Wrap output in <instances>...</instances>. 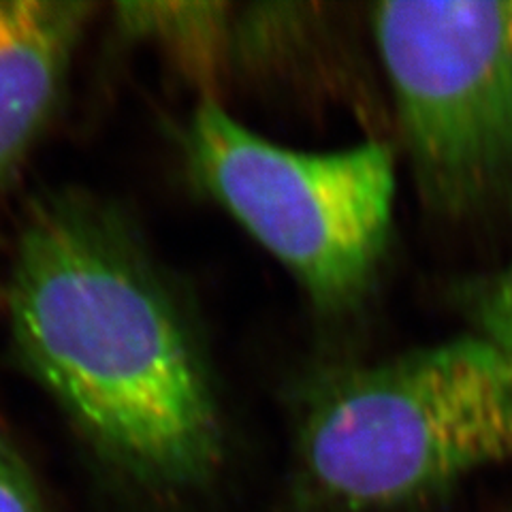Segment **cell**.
Segmentation results:
<instances>
[{"label":"cell","mask_w":512,"mask_h":512,"mask_svg":"<svg viewBox=\"0 0 512 512\" xmlns=\"http://www.w3.org/2000/svg\"><path fill=\"white\" fill-rule=\"evenodd\" d=\"M233 9L227 3H124L118 20L126 32L158 45L205 99L218 101L214 90L235 58Z\"/></svg>","instance_id":"obj_6"},{"label":"cell","mask_w":512,"mask_h":512,"mask_svg":"<svg viewBox=\"0 0 512 512\" xmlns=\"http://www.w3.org/2000/svg\"><path fill=\"white\" fill-rule=\"evenodd\" d=\"M0 512H45L24 463L0 440Z\"/></svg>","instance_id":"obj_8"},{"label":"cell","mask_w":512,"mask_h":512,"mask_svg":"<svg viewBox=\"0 0 512 512\" xmlns=\"http://www.w3.org/2000/svg\"><path fill=\"white\" fill-rule=\"evenodd\" d=\"M370 24L423 205L493 212L512 192V3H380Z\"/></svg>","instance_id":"obj_4"},{"label":"cell","mask_w":512,"mask_h":512,"mask_svg":"<svg viewBox=\"0 0 512 512\" xmlns=\"http://www.w3.org/2000/svg\"><path fill=\"white\" fill-rule=\"evenodd\" d=\"M455 303L476 335L512 352V263L459 282Z\"/></svg>","instance_id":"obj_7"},{"label":"cell","mask_w":512,"mask_h":512,"mask_svg":"<svg viewBox=\"0 0 512 512\" xmlns=\"http://www.w3.org/2000/svg\"><path fill=\"white\" fill-rule=\"evenodd\" d=\"M299 455L348 508L412 502L512 461V352L472 333L320 374L301 395Z\"/></svg>","instance_id":"obj_2"},{"label":"cell","mask_w":512,"mask_h":512,"mask_svg":"<svg viewBox=\"0 0 512 512\" xmlns=\"http://www.w3.org/2000/svg\"><path fill=\"white\" fill-rule=\"evenodd\" d=\"M92 9L71 0L0 3V184L50 118Z\"/></svg>","instance_id":"obj_5"},{"label":"cell","mask_w":512,"mask_h":512,"mask_svg":"<svg viewBox=\"0 0 512 512\" xmlns=\"http://www.w3.org/2000/svg\"><path fill=\"white\" fill-rule=\"evenodd\" d=\"M9 312L30 370L109 459L163 483L212 468L220 414L201 346L120 222L92 205L39 207Z\"/></svg>","instance_id":"obj_1"},{"label":"cell","mask_w":512,"mask_h":512,"mask_svg":"<svg viewBox=\"0 0 512 512\" xmlns=\"http://www.w3.org/2000/svg\"><path fill=\"white\" fill-rule=\"evenodd\" d=\"M190 178L291 271L323 316L363 306L387 259L395 165L380 141L335 152L278 146L203 99L184 135Z\"/></svg>","instance_id":"obj_3"}]
</instances>
